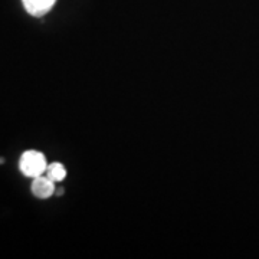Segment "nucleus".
<instances>
[{
	"label": "nucleus",
	"instance_id": "f03ea898",
	"mask_svg": "<svg viewBox=\"0 0 259 259\" xmlns=\"http://www.w3.org/2000/svg\"><path fill=\"white\" fill-rule=\"evenodd\" d=\"M30 190L37 199H48L55 193V183L49 177L42 175V176H37L33 179Z\"/></svg>",
	"mask_w": 259,
	"mask_h": 259
},
{
	"label": "nucleus",
	"instance_id": "20e7f679",
	"mask_svg": "<svg viewBox=\"0 0 259 259\" xmlns=\"http://www.w3.org/2000/svg\"><path fill=\"white\" fill-rule=\"evenodd\" d=\"M45 176L49 177L54 183H59L66 177V170L61 163H52V164H48Z\"/></svg>",
	"mask_w": 259,
	"mask_h": 259
},
{
	"label": "nucleus",
	"instance_id": "7ed1b4c3",
	"mask_svg": "<svg viewBox=\"0 0 259 259\" xmlns=\"http://www.w3.org/2000/svg\"><path fill=\"white\" fill-rule=\"evenodd\" d=\"M56 0H22L23 8L26 9L29 15L40 18L47 15L49 10L54 8Z\"/></svg>",
	"mask_w": 259,
	"mask_h": 259
},
{
	"label": "nucleus",
	"instance_id": "f257e3e1",
	"mask_svg": "<svg viewBox=\"0 0 259 259\" xmlns=\"http://www.w3.org/2000/svg\"><path fill=\"white\" fill-rule=\"evenodd\" d=\"M48 167L47 157L36 150L25 151L19 160V168L26 177L35 179L37 176L45 175Z\"/></svg>",
	"mask_w": 259,
	"mask_h": 259
}]
</instances>
